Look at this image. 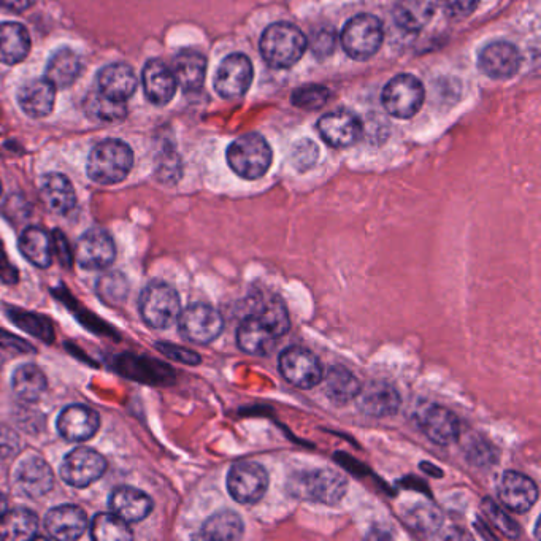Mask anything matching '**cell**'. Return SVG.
<instances>
[{"label": "cell", "instance_id": "1", "mask_svg": "<svg viewBox=\"0 0 541 541\" xmlns=\"http://www.w3.org/2000/svg\"><path fill=\"white\" fill-rule=\"evenodd\" d=\"M291 327L288 308L283 300H265L264 304L243 318L237 329V345L251 356H267Z\"/></svg>", "mask_w": 541, "mask_h": 541}, {"label": "cell", "instance_id": "2", "mask_svg": "<svg viewBox=\"0 0 541 541\" xmlns=\"http://www.w3.org/2000/svg\"><path fill=\"white\" fill-rule=\"evenodd\" d=\"M134 154L131 146L121 140H105L97 143L89 153L86 172L97 185H116L131 172Z\"/></svg>", "mask_w": 541, "mask_h": 541}, {"label": "cell", "instance_id": "3", "mask_svg": "<svg viewBox=\"0 0 541 541\" xmlns=\"http://www.w3.org/2000/svg\"><path fill=\"white\" fill-rule=\"evenodd\" d=\"M348 481L342 473L332 469H313L296 473L289 480V494L307 502L335 505L342 502Z\"/></svg>", "mask_w": 541, "mask_h": 541}, {"label": "cell", "instance_id": "4", "mask_svg": "<svg viewBox=\"0 0 541 541\" xmlns=\"http://www.w3.org/2000/svg\"><path fill=\"white\" fill-rule=\"evenodd\" d=\"M307 39L294 24L275 23L265 29L261 37L264 61L275 69L296 66L307 50Z\"/></svg>", "mask_w": 541, "mask_h": 541}, {"label": "cell", "instance_id": "5", "mask_svg": "<svg viewBox=\"0 0 541 541\" xmlns=\"http://www.w3.org/2000/svg\"><path fill=\"white\" fill-rule=\"evenodd\" d=\"M273 153L267 140L259 134L238 137L227 148L229 167L243 180H258L269 172Z\"/></svg>", "mask_w": 541, "mask_h": 541}, {"label": "cell", "instance_id": "6", "mask_svg": "<svg viewBox=\"0 0 541 541\" xmlns=\"http://www.w3.org/2000/svg\"><path fill=\"white\" fill-rule=\"evenodd\" d=\"M181 313L178 292L169 284L151 283L140 296V316L153 329H169Z\"/></svg>", "mask_w": 541, "mask_h": 541}, {"label": "cell", "instance_id": "7", "mask_svg": "<svg viewBox=\"0 0 541 541\" xmlns=\"http://www.w3.org/2000/svg\"><path fill=\"white\" fill-rule=\"evenodd\" d=\"M383 40V24L372 15L354 16L342 32L343 50L356 61H367L375 56Z\"/></svg>", "mask_w": 541, "mask_h": 541}, {"label": "cell", "instance_id": "8", "mask_svg": "<svg viewBox=\"0 0 541 541\" xmlns=\"http://www.w3.org/2000/svg\"><path fill=\"white\" fill-rule=\"evenodd\" d=\"M269 473L258 462H238L227 475V491L235 502L256 505L269 489Z\"/></svg>", "mask_w": 541, "mask_h": 541}, {"label": "cell", "instance_id": "9", "mask_svg": "<svg viewBox=\"0 0 541 541\" xmlns=\"http://www.w3.org/2000/svg\"><path fill=\"white\" fill-rule=\"evenodd\" d=\"M178 329L188 342L208 345L215 342L224 329V319L215 307L192 304L178 316Z\"/></svg>", "mask_w": 541, "mask_h": 541}, {"label": "cell", "instance_id": "10", "mask_svg": "<svg viewBox=\"0 0 541 541\" xmlns=\"http://www.w3.org/2000/svg\"><path fill=\"white\" fill-rule=\"evenodd\" d=\"M426 91L418 78L408 73L392 78L384 86L383 105L389 115L408 119L415 116L424 104Z\"/></svg>", "mask_w": 541, "mask_h": 541}, {"label": "cell", "instance_id": "11", "mask_svg": "<svg viewBox=\"0 0 541 541\" xmlns=\"http://www.w3.org/2000/svg\"><path fill=\"white\" fill-rule=\"evenodd\" d=\"M281 375L292 386L300 389H311L323 381V365L311 351L292 346L280 354L278 361Z\"/></svg>", "mask_w": 541, "mask_h": 541}, {"label": "cell", "instance_id": "12", "mask_svg": "<svg viewBox=\"0 0 541 541\" xmlns=\"http://www.w3.org/2000/svg\"><path fill=\"white\" fill-rule=\"evenodd\" d=\"M107 472V461L96 449L77 448L70 451L61 465V478L72 488H88Z\"/></svg>", "mask_w": 541, "mask_h": 541}, {"label": "cell", "instance_id": "13", "mask_svg": "<svg viewBox=\"0 0 541 541\" xmlns=\"http://www.w3.org/2000/svg\"><path fill=\"white\" fill-rule=\"evenodd\" d=\"M416 424L423 430L424 435L435 445H453L461 435V423L448 408L427 402L419 405L416 410Z\"/></svg>", "mask_w": 541, "mask_h": 541}, {"label": "cell", "instance_id": "14", "mask_svg": "<svg viewBox=\"0 0 541 541\" xmlns=\"http://www.w3.org/2000/svg\"><path fill=\"white\" fill-rule=\"evenodd\" d=\"M253 81V64L245 54L227 56L216 70L215 89L223 99L235 100L245 96Z\"/></svg>", "mask_w": 541, "mask_h": 541}, {"label": "cell", "instance_id": "15", "mask_svg": "<svg viewBox=\"0 0 541 541\" xmlns=\"http://www.w3.org/2000/svg\"><path fill=\"white\" fill-rule=\"evenodd\" d=\"M354 400L357 410L373 418L396 415L402 405L399 391L388 381H370L361 386V391Z\"/></svg>", "mask_w": 541, "mask_h": 541}, {"label": "cell", "instance_id": "16", "mask_svg": "<svg viewBox=\"0 0 541 541\" xmlns=\"http://www.w3.org/2000/svg\"><path fill=\"white\" fill-rule=\"evenodd\" d=\"M75 258L81 269H107L116 258L115 242L104 229H91L78 240Z\"/></svg>", "mask_w": 541, "mask_h": 541}, {"label": "cell", "instance_id": "17", "mask_svg": "<svg viewBox=\"0 0 541 541\" xmlns=\"http://www.w3.org/2000/svg\"><path fill=\"white\" fill-rule=\"evenodd\" d=\"M15 486L24 497L39 499L53 489L54 475L50 465L42 457H24L15 470Z\"/></svg>", "mask_w": 541, "mask_h": 541}, {"label": "cell", "instance_id": "18", "mask_svg": "<svg viewBox=\"0 0 541 541\" xmlns=\"http://www.w3.org/2000/svg\"><path fill=\"white\" fill-rule=\"evenodd\" d=\"M497 492H499L503 507L515 513H527L532 510L538 500V488L535 481L524 473L513 472V470H508L500 476Z\"/></svg>", "mask_w": 541, "mask_h": 541}, {"label": "cell", "instance_id": "19", "mask_svg": "<svg viewBox=\"0 0 541 541\" xmlns=\"http://www.w3.org/2000/svg\"><path fill=\"white\" fill-rule=\"evenodd\" d=\"M318 131L327 145L346 148L361 139L362 123L353 113L337 110L319 119Z\"/></svg>", "mask_w": 541, "mask_h": 541}, {"label": "cell", "instance_id": "20", "mask_svg": "<svg viewBox=\"0 0 541 541\" xmlns=\"http://www.w3.org/2000/svg\"><path fill=\"white\" fill-rule=\"evenodd\" d=\"M521 66V53L513 43L494 42L484 48L478 58V67L494 80H507L516 75Z\"/></svg>", "mask_w": 541, "mask_h": 541}, {"label": "cell", "instance_id": "21", "mask_svg": "<svg viewBox=\"0 0 541 541\" xmlns=\"http://www.w3.org/2000/svg\"><path fill=\"white\" fill-rule=\"evenodd\" d=\"M99 427V413L85 405H69L58 418L59 435L67 442H86L97 434Z\"/></svg>", "mask_w": 541, "mask_h": 541}, {"label": "cell", "instance_id": "22", "mask_svg": "<svg viewBox=\"0 0 541 541\" xmlns=\"http://www.w3.org/2000/svg\"><path fill=\"white\" fill-rule=\"evenodd\" d=\"M45 527L56 540H77L88 529V515L77 505H61L48 511Z\"/></svg>", "mask_w": 541, "mask_h": 541}, {"label": "cell", "instance_id": "23", "mask_svg": "<svg viewBox=\"0 0 541 541\" xmlns=\"http://www.w3.org/2000/svg\"><path fill=\"white\" fill-rule=\"evenodd\" d=\"M143 91L154 105H167L177 93V80L172 69L159 59L146 62L142 72Z\"/></svg>", "mask_w": 541, "mask_h": 541}, {"label": "cell", "instance_id": "24", "mask_svg": "<svg viewBox=\"0 0 541 541\" xmlns=\"http://www.w3.org/2000/svg\"><path fill=\"white\" fill-rule=\"evenodd\" d=\"M56 86L47 78H35L27 81L18 91V104L21 110L31 118H47L54 108Z\"/></svg>", "mask_w": 541, "mask_h": 541}, {"label": "cell", "instance_id": "25", "mask_svg": "<svg viewBox=\"0 0 541 541\" xmlns=\"http://www.w3.org/2000/svg\"><path fill=\"white\" fill-rule=\"evenodd\" d=\"M97 86L100 93L108 99L126 102L137 91L139 80L132 67L126 64H112L100 70L97 75Z\"/></svg>", "mask_w": 541, "mask_h": 541}, {"label": "cell", "instance_id": "26", "mask_svg": "<svg viewBox=\"0 0 541 541\" xmlns=\"http://www.w3.org/2000/svg\"><path fill=\"white\" fill-rule=\"evenodd\" d=\"M40 197L48 210L58 215H67L77 204L75 189L66 175L48 173L40 181Z\"/></svg>", "mask_w": 541, "mask_h": 541}, {"label": "cell", "instance_id": "27", "mask_svg": "<svg viewBox=\"0 0 541 541\" xmlns=\"http://www.w3.org/2000/svg\"><path fill=\"white\" fill-rule=\"evenodd\" d=\"M172 72L177 85H180L183 91H199L204 86L207 75V59L199 51H181L173 59Z\"/></svg>", "mask_w": 541, "mask_h": 541}, {"label": "cell", "instance_id": "28", "mask_svg": "<svg viewBox=\"0 0 541 541\" xmlns=\"http://www.w3.org/2000/svg\"><path fill=\"white\" fill-rule=\"evenodd\" d=\"M110 508L127 524L140 522L153 510V500L140 489L123 486V488L113 491L112 497H110Z\"/></svg>", "mask_w": 541, "mask_h": 541}, {"label": "cell", "instance_id": "29", "mask_svg": "<svg viewBox=\"0 0 541 541\" xmlns=\"http://www.w3.org/2000/svg\"><path fill=\"white\" fill-rule=\"evenodd\" d=\"M324 392L335 405H346L361 391V381L345 365H332L323 375Z\"/></svg>", "mask_w": 541, "mask_h": 541}, {"label": "cell", "instance_id": "30", "mask_svg": "<svg viewBox=\"0 0 541 541\" xmlns=\"http://www.w3.org/2000/svg\"><path fill=\"white\" fill-rule=\"evenodd\" d=\"M31 51V35L20 23L0 24V61L7 66L20 64Z\"/></svg>", "mask_w": 541, "mask_h": 541}, {"label": "cell", "instance_id": "31", "mask_svg": "<svg viewBox=\"0 0 541 541\" xmlns=\"http://www.w3.org/2000/svg\"><path fill=\"white\" fill-rule=\"evenodd\" d=\"M20 251L35 267L47 269L53 262V238L42 227H27L20 237Z\"/></svg>", "mask_w": 541, "mask_h": 541}, {"label": "cell", "instance_id": "32", "mask_svg": "<svg viewBox=\"0 0 541 541\" xmlns=\"http://www.w3.org/2000/svg\"><path fill=\"white\" fill-rule=\"evenodd\" d=\"M81 69H83V64H81L80 56L70 48H61L48 61L45 78L56 88H67L80 77Z\"/></svg>", "mask_w": 541, "mask_h": 541}, {"label": "cell", "instance_id": "33", "mask_svg": "<svg viewBox=\"0 0 541 541\" xmlns=\"http://www.w3.org/2000/svg\"><path fill=\"white\" fill-rule=\"evenodd\" d=\"M39 534V518L26 508L7 511L0 519V538L7 541L32 540Z\"/></svg>", "mask_w": 541, "mask_h": 541}, {"label": "cell", "instance_id": "34", "mask_svg": "<svg viewBox=\"0 0 541 541\" xmlns=\"http://www.w3.org/2000/svg\"><path fill=\"white\" fill-rule=\"evenodd\" d=\"M13 391L24 402H37L47 391L45 373L34 364H24L13 373Z\"/></svg>", "mask_w": 541, "mask_h": 541}, {"label": "cell", "instance_id": "35", "mask_svg": "<svg viewBox=\"0 0 541 541\" xmlns=\"http://www.w3.org/2000/svg\"><path fill=\"white\" fill-rule=\"evenodd\" d=\"M245 524L242 518L231 510L219 511L208 518L199 537L204 540H238L243 537Z\"/></svg>", "mask_w": 541, "mask_h": 541}, {"label": "cell", "instance_id": "36", "mask_svg": "<svg viewBox=\"0 0 541 541\" xmlns=\"http://www.w3.org/2000/svg\"><path fill=\"white\" fill-rule=\"evenodd\" d=\"M434 8L427 0H400L394 10V20L403 31L418 32L429 23Z\"/></svg>", "mask_w": 541, "mask_h": 541}, {"label": "cell", "instance_id": "37", "mask_svg": "<svg viewBox=\"0 0 541 541\" xmlns=\"http://www.w3.org/2000/svg\"><path fill=\"white\" fill-rule=\"evenodd\" d=\"M91 538L96 541H127L134 535L129 524L115 513H99L91 522Z\"/></svg>", "mask_w": 541, "mask_h": 541}, {"label": "cell", "instance_id": "38", "mask_svg": "<svg viewBox=\"0 0 541 541\" xmlns=\"http://www.w3.org/2000/svg\"><path fill=\"white\" fill-rule=\"evenodd\" d=\"M85 108L89 118L99 121V123H119V121H123L127 113L124 102L108 99L100 91L89 94Z\"/></svg>", "mask_w": 541, "mask_h": 541}, {"label": "cell", "instance_id": "39", "mask_svg": "<svg viewBox=\"0 0 541 541\" xmlns=\"http://www.w3.org/2000/svg\"><path fill=\"white\" fill-rule=\"evenodd\" d=\"M481 510H483L484 516L488 518L492 526L495 527V530H499L500 534L505 535L507 538H519L521 529H519L518 524L494 500L484 499L483 503H481Z\"/></svg>", "mask_w": 541, "mask_h": 541}, {"label": "cell", "instance_id": "40", "mask_svg": "<svg viewBox=\"0 0 541 541\" xmlns=\"http://www.w3.org/2000/svg\"><path fill=\"white\" fill-rule=\"evenodd\" d=\"M8 316H10L13 323L18 324L21 329L26 330L31 335H35V337L47 340V342H51V338L54 337L51 324L48 323L47 319L42 318V316L31 315V313H24V311L20 310H10Z\"/></svg>", "mask_w": 541, "mask_h": 541}, {"label": "cell", "instance_id": "41", "mask_svg": "<svg viewBox=\"0 0 541 541\" xmlns=\"http://www.w3.org/2000/svg\"><path fill=\"white\" fill-rule=\"evenodd\" d=\"M329 100V89L321 85H307L296 89L292 94V104L302 110H319Z\"/></svg>", "mask_w": 541, "mask_h": 541}, {"label": "cell", "instance_id": "42", "mask_svg": "<svg viewBox=\"0 0 541 541\" xmlns=\"http://www.w3.org/2000/svg\"><path fill=\"white\" fill-rule=\"evenodd\" d=\"M405 519L408 524L419 532H429V530H437L442 524V515L438 513L437 508L430 505H419V507L411 508L405 513Z\"/></svg>", "mask_w": 541, "mask_h": 541}, {"label": "cell", "instance_id": "43", "mask_svg": "<svg viewBox=\"0 0 541 541\" xmlns=\"http://www.w3.org/2000/svg\"><path fill=\"white\" fill-rule=\"evenodd\" d=\"M318 156V146L311 140H302L292 150V162H294L297 169H310L311 165H315L316 161H318Z\"/></svg>", "mask_w": 541, "mask_h": 541}, {"label": "cell", "instance_id": "44", "mask_svg": "<svg viewBox=\"0 0 541 541\" xmlns=\"http://www.w3.org/2000/svg\"><path fill=\"white\" fill-rule=\"evenodd\" d=\"M478 4L480 0H438V5L443 12L454 20H462L472 15L478 8Z\"/></svg>", "mask_w": 541, "mask_h": 541}, {"label": "cell", "instance_id": "45", "mask_svg": "<svg viewBox=\"0 0 541 541\" xmlns=\"http://www.w3.org/2000/svg\"><path fill=\"white\" fill-rule=\"evenodd\" d=\"M158 350L162 354L172 359V361L181 362V364L186 365H197L200 364L199 354L194 353V351L186 350V348H180V346L172 345V343H158Z\"/></svg>", "mask_w": 541, "mask_h": 541}, {"label": "cell", "instance_id": "46", "mask_svg": "<svg viewBox=\"0 0 541 541\" xmlns=\"http://www.w3.org/2000/svg\"><path fill=\"white\" fill-rule=\"evenodd\" d=\"M0 348L18 351V353H35L34 346L29 345V343L24 342L23 338H18L4 329H0Z\"/></svg>", "mask_w": 541, "mask_h": 541}, {"label": "cell", "instance_id": "47", "mask_svg": "<svg viewBox=\"0 0 541 541\" xmlns=\"http://www.w3.org/2000/svg\"><path fill=\"white\" fill-rule=\"evenodd\" d=\"M311 48L319 58L329 56L335 48V35L330 31L318 32V34H315L313 43H311Z\"/></svg>", "mask_w": 541, "mask_h": 541}, {"label": "cell", "instance_id": "48", "mask_svg": "<svg viewBox=\"0 0 541 541\" xmlns=\"http://www.w3.org/2000/svg\"><path fill=\"white\" fill-rule=\"evenodd\" d=\"M51 238H53V253H56L59 261L62 262V265H67V267H70V265H72L73 258L67 238L64 237V234H62L61 231H54Z\"/></svg>", "mask_w": 541, "mask_h": 541}, {"label": "cell", "instance_id": "49", "mask_svg": "<svg viewBox=\"0 0 541 541\" xmlns=\"http://www.w3.org/2000/svg\"><path fill=\"white\" fill-rule=\"evenodd\" d=\"M0 280L7 284H15L18 281V270L8 261L2 245H0Z\"/></svg>", "mask_w": 541, "mask_h": 541}, {"label": "cell", "instance_id": "50", "mask_svg": "<svg viewBox=\"0 0 541 541\" xmlns=\"http://www.w3.org/2000/svg\"><path fill=\"white\" fill-rule=\"evenodd\" d=\"M35 0H0V5L12 10V12H24L27 8H31L34 5Z\"/></svg>", "mask_w": 541, "mask_h": 541}, {"label": "cell", "instance_id": "51", "mask_svg": "<svg viewBox=\"0 0 541 541\" xmlns=\"http://www.w3.org/2000/svg\"><path fill=\"white\" fill-rule=\"evenodd\" d=\"M7 513V499L4 495L0 494V519Z\"/></svg>", "mask_w": 541, "mask_h": 541}, {"label": "cell", "instance_id": "52", "mask_svg": "<svg viewBox=\"0 0 541 541\" xmlns=\"http://www.w3.org/2000/svg\"><path fill=\"white\" fill-rule=\"evenodd\" d=\"M0 194H2V183H0Z\"/></svg>", "mask_w": 541, "mask_h": 541}]
</instances>
